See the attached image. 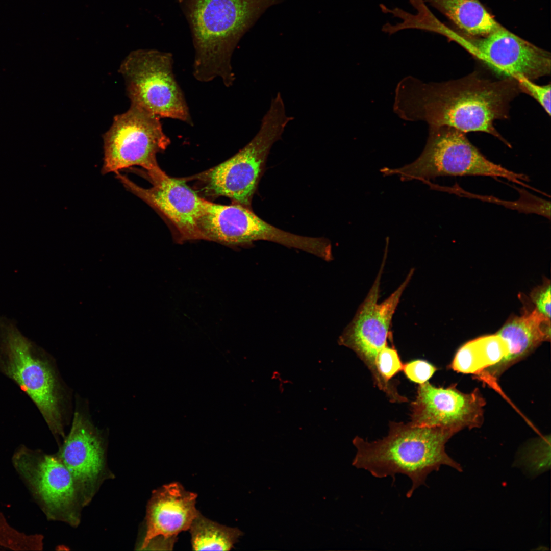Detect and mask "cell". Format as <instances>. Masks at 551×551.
Instances as JSON below:
<instances>
[{
    "label": "cell",
    "instance_id": "obj_1",
    "mask_svg": "<svg viewBox=\"0 0 551 551\" xmlns=\"http://www.w3.org/2000/svg\"><path fill=\"white\" fill-rule=\"evenodd\" d=\"M520 92L511 77L492 81L473 73L456 80L424 83L408 76L396 86L393 110L403 120L423 121L430 127L487 133L511 147L493 123L508 118L510 102Z\"/></svg>",
    "mask_w": 551,
    "mask_h": 551
},
{
    "label": "cell",
    "instance_id": "obj_2",
    "mask_svg": "<svg viewBox=\"0 0 551 551\" xmlns=\"http://www.w3.org/2000/svg\"><path fill=\"white\" fill-rule=\"evenodd\" d=\"M281 0H180L195 51L193 74L198 81L221 79L233 85L231 58L245 33Z\"/></svg>",
    "mask_w": 551,
    "mask_h": 551
},
{
    "label": "cell",
    "instance_id": "obj_3",
    "mask_svg": "<svg viewBox=\"0 0 551 551\" xmlns=\"http://www.w3.org/2000/svg\"><path fill=\"white\" fill-rule=\"evenodd\" d=\"M388 435L369 442L356 436L353 443L357 449L352 465L382 478L396 474L406 475L412 485L407 492L410 497L419 486L424 485L431 472L441 465L461 471L460 465L446 454V442L455 433L440 427L418 426L411 422H392Z\"/></svg>",
    "mask_w": 551,
    "mask_h": 551
},
{
    "label": "cell",
    "instance_id": "obj_4",
    "mask_svg": "<svg viewBox=\"0 0 551 551\" xmlns=\"http://www.w3.org/2000/svg\"><path fill=\"white\" fill-rule=\"evenodd\" d=\"M0 372L29 396L56 440L64 439L72 415L70 389L53 357L5 316L0 317Z\"/></svg>",
    "mask_w": 551,
    "mask_h": 551
},
{
    "label": "cell",
    "instance_id": "obj_5",
    "mask_svg": "<svg viewBox=\"0 0 551 551\" xmlns=\"http://www.w3.org/2000/svg\"><path fill=\"white\" fill-rule=\"evenodd\" d=\"M293 119L287 115L279 92L251 141L229 159L196 176L203 193L227 197L234 204L249 208L270 150Z\"/></svg>",
    "mask_w": 551,
    "mask_h": 551
},
{
    "label": "cell",
    "instance_id": "obj_6",
    "mask_svg": "<svg viewBox=\"0 0 551 551\" xmlns=\"http://www.w3.org/2000/svg\"><path fill=\"white\" fill-rule=\"evenodd\" d=\"M385 176L397 175L402 181L422 182L439 176H485L500 177L530 188L528 177L511 171L487 159L465 133L448 126L430 127L424 148L412 163L397 168L384 167Z\"/></svg>",
    "mask_w": 551,
    "mask_h": 551
},
{
    "label": "cell",
    "instance_id": "obj_7",
    "mask_svg": "<svg viewBox=\"0 0 551 551\" xmlns=\"http://www.w3.org/2000/svg\"><path fill=\"white\" fill-rule=\"evenodd\" d=\"M386 254L367 296L338 339L340 345L352 349L363 361L370 371L374 384L381 390L384 387V379L393 375L400 366L397 351L394 346H389L388 339L393 315L414 272L411 269L399 287L378 304Z\"/></svg>",
    "mask_w": 551,
    "mask_h": 551
},
{
    "label": "cell",
    "instance_id": "obj_8",
    "mask_svg": "<svg viewBox=\"0 0 551 551\" xmlns=\"http://www.w3.org/2000/svg\"><path fill=\"white\" fill-rule=\"evenodd\" d=\"M171 54L155 49L131 52L122 61V76L131 105L159 118L192 124L189 109L173 70Z\"/></svg>",
    "mask_w": 551,
    "mask_h": 551
},
{
    "label": "cell",
    "instance_id": "obj_9",
    "mask_svg": "<svg viewBox=\"0 0 551 551\" xmlns=\"http://www.w3.org/2000/svg\"><path fill=\"white\" fill-rule=\"evenodd\" d=\"M103 174L134 166L145 171L158 169L157 155L170 143L160 118L131 105L114 117L103 135Z\"/></svg>",
    "mask_w": 551,
    "mask_h": 551
},
{
    "label": "cell",
    "instance_id": "obj_10",
    "mask_svg": "<svg viewBox=\"0 0 551 551\" xmlns=\"http://www.w3.org/2000/svg\"><path fill=\"white\" fill-rule=\"evenodd\" d=\"M105 435L94 424L86 400L77 396L70 431L57 454L72 475L83 506L111 477L106 465Z\"/></svg>",
    "mask_w": 551,
    "mask_h": 551
},
{
    "label": "cell",
    "instance_id": "obj_11",
    "mask_svg": "<svg viewBox=\"0 0 551 551\" xmlns=\"http://www.w3.org/2000/svg\"><path fill=\"white\" fill-rule=\"evenodd\" d=\"M15 460L49 518L77 527L83 506L70 472L58 455L20 451Z\"/></svg>",
    "mask_w": 551,
    "mask_h": 551
},
{
    "label": "cell",
    "instance_id": "obj_12",
    "mask_svg": "<svg viewBox=\"0 0 551 551\" xmlns=\"http://www.w3.org/2000/svg\"><path fill=\"white\" fill-rule=\"evenodd\" d=\"M152 184L140 187L120 172L116 178L129 192L164 215L176 228L180 241L201 240L198 223L208 202L184 180L167 175L161 168L145 171Z\"/></svg>",
    "mask_w": 551,
    "mask_h": 551
},
{
    "label": "cell",
    "instance_id": "obj_13",
    "mask_svg": "<svg viewBox=\"0 0 551 551\" xmlns=\"http://www.w3.org/2000/svg\"><path fill=\"white\" fill-rule=\"evenodd\" d=\"M457 35L455 40L493 70L515 79L533 80L550 73V54L503 27L483 37Z\"/></svg>",
    "mask_w": 551,
    "mask_h": 551
},
{
    "label": "cell",
    "instance_id": "obj_14",
    "mask_svg": "<svg viewBox=\"0 0 551 551\" xmlns=\"http://www.w3.org/2000/svg\"><path fill=\"white\" fill-rule=\"evenodd\" d=\"M485 404L478 389L465 393L453 385L437 387L427 381L418 387L416 398L411 404L410 422L447 429L456 433L466 428L480 427Z\"/></svg>",
    "mask_w": 551,
    "mask_h": 551
},
{
    "label": "cell",
    "instance_id": "obj_15",
    "mask_svg": "<svg viewBox=\"0 0 551 551\" xmlns=\"http://www.w3.org/2000/svg\"><path fill=\"white\" fill-rule=\"evenodd\" d=\"M249 208L222 205L208 201L198 223L201 239L229 245L265 240L279 243L283 232L256 215Z\"/></svg>",
    "mask_w": 551,
    "mask_h": 551
},
{
    "label": "cell",
    "instance_id": "obj_16",
    "mask_svg": "<svg viewBox=\"0 0 551 551\" xmlns=\"http://www.w3.org/2000/svg\"><path fill=\"white\" fill-rule=\"evenodd\" d=\"M196 497L178 482L154 490L147 505L146 529L140 549L155 538L175 539L179 533L189 530L199 512L195 507Z\"/></svg>",
    "mask_w": 551,
    "mask_h": 551
},
{
    "label": "cell",
    "instance_id": "obj_17",
    "mask_svg": "<svg viewBox=\"0 0 551 551\" xmlns=\"http://www.w3.org/2000/svg\"><path fill=\"white\" fill-rule=\"evenodd\" d=\"M550 319L535 308L521 316L509 318L496 333L506 342L508 353L499 362L481 372L480 379L496 387V380L503 372L541 343L550 340Z\"/></svg>",
    "mask_w": 551,
    "mask_h": 551
},
{
    "label": "cell",
    "instance_id": "obj_18",
    "mask_svg": "<svg viewBox=\"0 0 551 551\" xmlns=\"http://www.w3.org/2000/svg\"><path fill=\"white\" fill-rule=\"evenodd\" d=\"M448 18L465 35L483 37L499 24L479 0H425Z\"/></svg>",
    "mask_w": 551,
    "mask_h": 551
},
{
    "label": "cell",
    "instance_id": "obj_19",
    "mask_svg": "<svg viewBox=\"0 0 551 551\" xmlns=\"http://www.w3.org/2000/svg\"><path fill=\"white\" fill-rule=\"evenodd\" d=\"M508 353L507 344L499 335L484 336L461 346L449 367L457 372L477 375L499 362Z\"/></svg>",
    "mask_w": 551,
    "mask_h": 551
},
{
    "label": "cell",
    "instance_id": "obj_20",
    "mask_svg": "<svg viewBox=\"0 0 551 551\" xmlns=\"http://www.w3.org/2000/svg\"><path fill=\"white\" fill-rule=\"evenodd\" d=\"M193 550H229L243 533L237 528L220 524L199 512L190 527Z\"/></svg>",
    "mask_w": 551,
    "mask_h": 551
},
{
    "label": "cell",
    "instance_id": "obj_21",
    "mask_svg": "<svg viewBox=\"0 0 551 551\" xmlns=\"http://www.w3.org/2000/svg\"><path fill=\"white\" fill-rule=\"evenodd\" d=\"M518 84L521 92L529 94L535 99L550 115V85H539L532 80L523 77L515 79Z\"/></svg>",
    "mask_w": 551,
    "mask_h": 551
},
{
    "label": "cell",
    "instance_id": "obj_22",
    "mask_svg": "<svg viewBox=\"0 0 551 551\" xmlns=\"http://www.w3.org/2000/svg\"><path fill=\"white\" fill-rule=\"evenodd\" d=\"M436 368L422 360H415L403 364V371L410 381L423 384L428 381L436 371Z\"/></svg>",
    "mask_w": 551,
    "mask_h": 551
},
{
    "label": "cell",
    "instance_id": "obj_23",
    "mask_svg": "<svg viewBox=\"0 0 551 551\" xmlns=\"http://www.w3.org/2000/svg\"><path fill=\"white\" fill-rule=\"evenodd\" d=\"M550 284L545 282L542 286L534 289L531 294L535 309L546 317L550 318Z\"/></svg>",
    "mask_w": 551,
    "mask_h": 551
}]
</instances>
